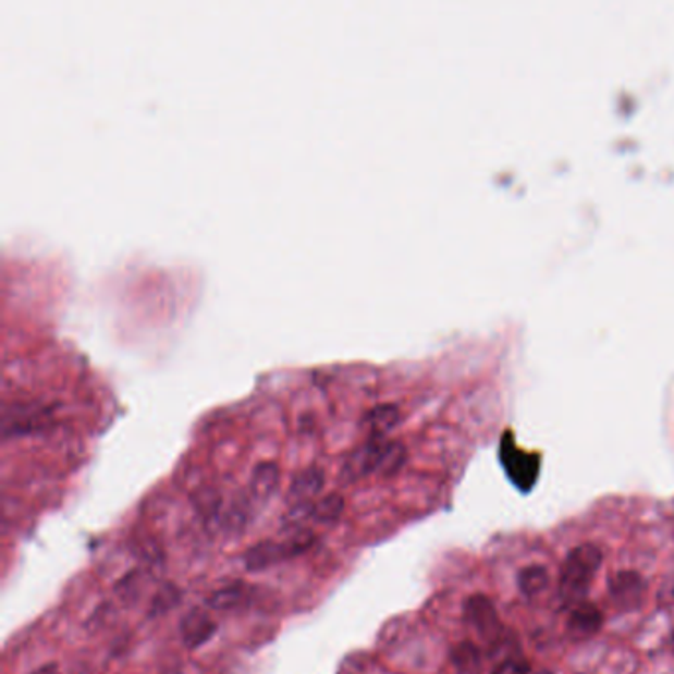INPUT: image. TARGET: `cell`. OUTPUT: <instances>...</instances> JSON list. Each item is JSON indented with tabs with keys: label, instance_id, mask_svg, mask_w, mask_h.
Returning <instances> with one entry per match:
<instances>
[{
	"label": "cell",
	"instance_id": "cell-1",
	"mask_svg": "<svg viewBox=\"0 0 674 674\" xmlns=\"http://www.w3.org/2000/svg\"><path fill=\"white\" fill-rule=\"evenodd\" d=\"M406 457V448L400 441L385 438L368 439L365 445H360L346 457L341 479L346 482H356L375 473L382 477H390L404 467Z\"/></svg>",
	"mask_w": 674,
	"mask_h": 674
},
{
	"label": "cell",
	"instance_id": "cell-2",
	"mask_svg": "<svg viewBox=\"0 0 674 674\" xmlns=\"http://www.w3.org/2000/svg\"><path fill=\"white\" fill-rule=\"evenodd\" d=\"M603 564V552L596 544H581L567 554L560 567L557 591L567 605H578L586 598L591 581Z\"/></svg>",
	"mask_w": 674,
	"mask_h": 674
},
{
	"label": "cell",
	"instance_id": "cell-3",
	"mask_svg": "<svg viewBox=\"0 0 674 674\" xmlns=\"http://www.w3.org/2000/svg\"><path fill=\"white\" fill-rule=\"evenodd\" d=\"M315 544H317V536L309 530H297L281 542L266 540V542H259L256 547L249 548L244 554V566H246L247 572H261V569H268V567L281 564L285 560H293L301 554H307Z\"/></svg>",
	"mask_w": 674,
	"mask_h": 674
},
{
	"label": "cell",
	"instance_id": "cell-4",
	"mask_svg": "<svg viewBox=\"0 0 674 674\" xmlns=\"http://www.w3.org/2000/svg\"><path fill=\"white\" fill-rule=\"evenodd\" d=\"M499 461L503 465V471L508 481L513 482L520 492H530L540 477V465L542 457L538 453L518 450L516 441L511 433H504L499 450Z\"/></svg>",
	"mask_w": 674,
	"mask_h": 674
},
{
	"label": "cell",
	"instance_id": "cell-5",
	"mask_svg": "<svg viewBox=\"0 0 674 674\" xmlns=\"http://www.w3.org/2000/svg\"><path fill=\"white\" fill-rule=\"evenodd\" d=\"M463 615L473 629L479 633V637L491 645V651L501 653L506 645L514 641L513 637H508L504 633L503 623H501V617L497 613V608L487 596L475 593L471 598H467Z\"/></svg>",
	"mask_w": 674,
	"mask_h": 674
},
{
	"label": "cell",
	"instance_id": "cell-6",
	"mask_svg": "<svg viewBox=\"0 0 674 674\" xmlns=\"http://www.w3.org/2000/svg\"><path fill=\"white\" fill-rule=\"evenodd\" d=\"M52 412L40 404H12L4 407L2 433L4 439L24 438L50 428Z\"/></svg>",
	"mask_w": 674,
	"mask_h": 674
},
{
	"label": "cell",
	"instance_id": "cell-7",
	"mask_svg": "<svg viewBox=\"0 0 674 674\" xmlns=\"http://www.w3.org/2000/svg\"><path fill=\"white\" fill-rule=\"evenodd\" d=\"M608 598H610L613 610H641L642 603L647 600V581L641 574L633 569L617 572L608 581Z\"/></svg>",
	"mask_w": 674,
	"mask_h": 674
},
{
	"label": "cell",
	"instance_id": "cell-8",
	"mask_svg": "<svg viewBox=\"0 0 674 674\" xmlns=\"http://www.w3.org/2000/svg\"><path fill=\"white\" fill-rule=\"evenodd\" d=\"M216 632H218V623L212 620L210 611L203 610V608H194L181 621V637H183L184 647H188L191 651L204 647L215 637Z\"/></svg>",
	"mask_w": 674,
	"mask_h": 674
},
{
	"label": "cell",
	"instance_id": "cell-9",
	"mask_svg": "<svg viewBox=\"0 0 674 674\" xmlns=\"http://www.w3.org/2000/svg\"><path fill=\"white\" fill-rule=\"evenodd\" d=\"M603 627V613L598 605L581 601L578 605H574V610L569 611L567 617V635L574 641H588L591 637H596Z\"/></svg>",
	"mask_w": 674,
	"mask_h": 674
},
{
	"label": "cell",
	"instance_id": "cell-10",
	"mask_svg": "<svg viewBox=\"0 0 674 674\" xmlns=\"http://www.w3.org/2000/svg\"><path fill=\"white\" fill-rule=\"evenodd\" d=\"M322 487H324V471L321 467H309L299 475H295V479L291 482L290 494H287L291 506L295 511H305L307 506L315 503Z\"/></svg>",
	"mask_w": 674,
	"mask_h": 674
},
{
	"label": "cell",
	"instance_id": "cell-11",
	"mask_svg": "<svg viewBox=\"0 0 674 674\" xmlns=\"http://www.w3.org/2000/svg\"><path fill=\"white\" fill-rule=\"evenodd\" d=\"M254 589L249 588L244 581L230 584L222 589H216L215 593L206 600V608L215 611H234L246 608L252 601Z\"/></svg>",
	"mask_w": 674,
	"mask_h": 674
},
{
	"label": "cell",
	"instance_id": "cell-12",
	"mask_svg": "<svg viewBox=\"0 0 674 674\" xmlns=\"http://www.w3.org/2000/svg\"><path fill=\"white\" fill-rule=\"evenodd\" d=\"M400 424V409L394 404L376 406L363 418V426L370 439L385 438Z\"/></svg>",
	"mask_w": 674,
	"mask_h": 674
},
{
	"label": "cell",
	"instance_id": "cell-13",
	"mask_svg": "<svg viewBox=\"0 0 674 674\" xmlns=\"http://www.w3.org/2000/svg\"><path fill=\"white\" fill-rule=\"evenodd\" d=\"M279 479H281V473L275 463H259L252 475L247 494L259 503L268 501L269 497L278 491Z\"/></svg>",
	"mask_w": 674,
	"mask_h": 674
},
{
	"label": "cell",
	"instance_id": "cell-14",
	"mask_svg": "<svg viewBox=\"0 0 674 674\" xmlns=\"http://www.w3.org/2000/svg\"><path fill=\"white\" fill-rule=\"evenodd\" d=\"M303 513H307V518L319 523V525H332L343 516L344 499L341 494H327L317 503L307 506Z\"/></svg>",
	"mask_w": 674,
	"mask_h": 674
},
{
	"label": "cell",
	"instance_id": "cell-15",
	"mask_svg": "<svg viewBox=\"0 0 674 674\" xmlns=\"http://www.w3.org/2000/svg\"><path fill=\"white\" fill-rule=\"evenodd\" d=\"M451 663L459 674H479L481 671V651L473 642H461L451 651Z\"/></svg>",
	"mask_w": 674,
	"mask_h": 674
},
{
	"label": "cell",
	"instance_id": "cell-16",
	"mask_svg": "<svg viewBox=\"0 0 674 674\" xmlns=\"http://www.w3.org/2000/svg\"><path fill=\"white\" fill-rule=\"evenodd\" d=\"M518 589L528 596V598H535L540 596L548 586V569L544 566H526L518 572V578H516Z\"/></svg>",
	"mask_w": 674,
	"mask_h": 674
},
{
	"label": "cell",
	"instance_id": "cell-17",
	"mask_svg": "<svg viewBox=\"0 0 674 674\" xmlns=\"http://www.w3.org/2000/svg\"><path fill=\"white\" fill-rule=\"evenodd\" d=\"M183 600V593L181 589L176 588L174 584H164L159 588V591L155 593V598L150 601V617H157V615H164L169 613L172 608H176Z\"/></svg>",
	"mask_w": 674,
	"mask_h": 674
},
{
	"label": "cell",
	"instance_id": "cell-18",
	"mask_svg": "<svg viewBox=\"0 0 674 674\" xmlns=\"http://www.w3.org/2000/svg\"><path fill=\"white\" fill-rule=\"evenodd\" d=\"M491 674H532L530 673V663L526 661L525 657L520 654H514V657H506L501 663L497 664L492 669Z\"/></svg>",
	"mask_w": 674,
	"mask_h": 674
},
{
	"label": "cell",
	"instance_id": "cell-19",
	"mask_svg": "<svg viewBox=\"0 0 674 674\" xmlns=\"http://www.w3.org/2000/svg\"><path fill=\"white\" fill-rule=\"evenodd\" d=\"M33 674H60L58 673V664H44L40 669H36Z\"/></svg>",
	"mask_w": 674,
	"mask_h": 674
},
{
	"label": "cell",
	"instance_id": "cell-20",
	"mask_svg": "<svg viewBox=\"0 0 674 674\" xmlns=\"http://www.w3.org/2000/svg\"><path fill=\"white\" fill-rule=\"evenodd\" d=\"M669 645H671V649H673V653H674V627H673V633H671V641H669Z\"/></svg>",
	"mask_w": 674,
	"mask_h": 674
},
{
	"label": "cell",
	"instance_id": "cell-21",
	"mask_svg": "<svg viewBox=\"0 0 674 674\" xmlns=\"http://www.w3.org/2000/svg\"><path fill=\"white\" fill-rule=\"evenodd\" d=\"M532 674H552L550 673V671H547V669H540V671H536V673Z\"/></svg>",
	"mask_w": 674,
	"mask_h": 674
}]
</instances>
